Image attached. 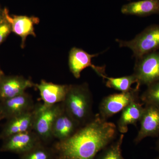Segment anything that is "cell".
<instances>
[{
	"label": "cell",
	"instance_id": "obj_1",
	"mask_svg": "<svg viewBox=\"0 0 159 159\" xmlns=\"http://www.w3.org/2000/svg\"><path fill=\"white\" fill-rule=\"evenodd\" d=\"M116 125L99 114L68 139L53 146L56 159H95L116 137Z\"/></svg>",
	"mask_w": 159,
	"mask_h": 159
},
{
	"label": "cell",
	"instance_id": "obj_2",
	"mask_svg": "<svg viewBox=\"0 0 159 159\" xmlns=\"http://www.w3.org/2000/svg\"><path fill=\"white\" fill-rule=\"evenodd\" d=\"M68 113L81 126L93 118V96L88 84H70L65 99L62 102Z\"/></svg>",
	"mask_w": 159,
	"mask_h": 159
},
{
	"label": "cell",
	"instance_id": "obj_3",
	"mask_svg": "<svg viewBox=\"0 0 159 159\" xmlns=\"http://www.w3.org/2000/svg\"><path fill=\"white\" fill-rule=\"evenodd\" d=\"M121 48H126L132 51L135 59L159 50V25L145 28L130 40H116Z\"/></svg>",
	"mask_w": 159,
	"mask_h": 159
},
{
	"label": "cell",
	"instance_id": "obj_4",
	"mask_svg": "<svg viewBox=\"0 0 159 159\" xmlns=\"http://www.w3.org/2000/svg\"><path fill=\"white\" fill-rule=\"evenodd\" d=\"M62 107V102L52 105L43 103L35 105L33 131L43 142H48L53 138L52 126Z\"/></svg>",
	"mask_w": 159,
	"mask_h": 159
},
{
	"label": "cell",
	"instance_id": "obj_5",
	"mask_svg": "<svg viewBox=\"0 0 159 159\" xmlns=\"http://www.w3.org/2000/svg\"><path fill=\"white\" fill-rule=\"evenodd\" d=\"M139 86L126 92L111 94L102 99L99 105V114L107 120L120 112L134 101L139 100Z\"/></svg>",
	"mask_w": 159,
	"mask_h": 159
},
{
	"label": "cell",
	"instance_id": "obj_6",
	"mask_svg": "<svg viewBox=\"0 0 159 159\" xmlns=\"http://www.w3.org/2000/svg\"><path fill=\"white\" fill-rule=\"evenodd\" d=\"M133 74L137 85L148 86L159 80V50L136 59Z\"/></svg>",
	"mask_w": 159,
	"mask_h": 159
},
{
	"label": "cell",
	"instance_id": "obj_7",
	"mask_svg": "<svg viewBox=\"0 0 159 159\" xmlns=\"http://www.w3.org/2000/svg\"><path fill=\"white\" fill-rule=\"evenodd\" d=\"M1 151L24 154L43 143L33 130L15 134L4 139Z\"/></svg>",
	"mask_w": 159,
	"mask_h": 159
},
{
	"label": "cell",
	"instance_id": "obj_8",
	"mask_svg": "<svg viewBox=\"0 0 159 159\" xmlns=\"http://www.w3.org/2000/svg\"><path fill=\"white\" fill-rule=\"evenodd\" d=\"M99 54H89L84 50L74 47L69 53V66L70 71L74 77L78 79L81 72L88 67H91L99 76L105 74V68L94 65L92 62L93 58Z\"/></svg>",
	"mask_w": 159,
	"mask_h": 159
},
{
	"label": "cell",
	"instance_id": "obj_9",
	"mask_svg": "<svg viewBox=\"0 0 159 159\" xmlns=\"http://www.w3.org/2000/svg\"><path fill=\"white\" fill-rule=\"evenodd\" d=\"M35 105L31 95L25 92L16 97L0 101V113L3 119H8L33 111Z\"/></svg>",
	"mask_w": 159,
	"mask_h": 159
},
{
	"label": "cell",
	"instance_id": "obj_10",
	"mask_svg": "<svg viewBox=\"0 0 159 159\" xmlns=\"http://www.w3.org/2000/svg\"><path fill=\"white\" fill-rule=\"evenodd\" d=\"M3 15L5 20L10 24L11 31L21 38V47H25L26 39L29 35L35 37L34 25L39 22V18L26 16L10 15L7 8L3 10Z\"/></svg>",
	"mask_w": 159,
	"mask_h": 159
},
{
	"label": "cell",
	"instance_id": "obj_11",
	"mask_svg": "<svg viewBox=\"0 0 159 159\" xmlns=\"http://www.w3.org/2000/svg\"><path fill=\"white\" fill-rule=\"evenodd\" d=\"M140 128L134 142L139 143L148 137L159 134V107L152 105H145L140 121Z\"/></svg>",
	"mask_w": 159,
	"mask_h": 159
},
{
	"label": "cell",
	"instance_id": "obj_12",
	"mask_svg": "<svg viewBox=\"0 0 159 159\" xmlns=\"http://www.w3.org/2000/svg\"><path fill=\"white\" fill-rule=\"evenodd\" d=\"M35 84L22 76H4L0 83V101L23 94Z\"/></svg>",
	"mask_w": 159,
	"mask_h": 159
},
{
	"label": "cell",
	"instance_id": "obj_13",
	"mask_svg": "<svg viewBox=\"0 0 159 159\" xmlns=\"http://www.w3.org/2000/svg\"><path fill=\"white\" fill-rule=\"evenodd\" d=\"M34 120V110L7 119L0 134V139L4 140L15 134L33 130Z\"/></svg>",
	"mask_w": 159,
	"mask_h": 159
},
{
	"label": "cell",
	"instance_id": "obj_14",
	"mask_svg": "<svg viewBox=\"0 0 159 159\" xmlns=\"http://www.w3.org/2000/svg\"><path fill=\"white\" fill-rule=\"evenodd\" d=\"M81 127L68 113L63 105L62 109L56 117L52 126V137L58 141L66 140L74 134Z\"/></svg>",
	"mask_w": 159,
	"mask_h": 159
},
{
	"label": "cell",
	"instance_id": "obj_15",
	"mask_svg": "<svg viewBox=\"0 0 159 159\" xmlns=\"http://www.w3.org/2000/svg\"><path fill=\"white\" fill-rule=\"evenodd\" d=\"M34 87L39 91L43 103L52 105L64 101L69 85L56 84L42 80L39 84H35Z\"/></svg>",
	"mask_w": 159,
	"mask_h": 159
},
{
	"label": "cell",
	"instance_id": "obj_16",
	"mask_svg": "<svg viewBox=\"0 0 159 159\" xmlns=\"http://www.w3.org/2000/svg\"><path fill=\"white\" fill-rule=\"evenodd\" d=\"M144 107L138 101H134L121 111L117 122V130L122 134L127 133L129 125H135L140 122L144 111Z\"/></svg>",
	"mask_w": 159,
	"mask_h": 159
},
{
	"label": "cell",
	"instance_id": "obj_17",
	"mask_svg": "<svg viewBox=\"0 0 159 159\" xmlns=\"http://www.w3.org/2000/svg\"><path fill=\"white\" fill-rule=\"evenodd\" d=\"M121 11L126 15L140 17L159 15V0H141L131 2L123 5Z\"/></svg>",
	"mask_w": 159,
	"mask_h": 159
},
{
	"label": "cell",
	"instance_id": "obj_18",
	"mask_svg": "<svg viewBox=\"0 0 159 159\" xmlns=\"http://www.w3.org/2000/svg\"><path fill=\"white\" fill-rule=\"evenodd\" d=\"M105 81L106 86L120 92H126L132 89V85L137 82L135 76L133 74L128 76L119 77H108L106 74L101 76Z\"/></svg>",
	"mask_w": 159,
	"mask_h": 159
},
{
	"label": "cell",
	"instance_id": "obj_19",
	"mask_svg": "<svg viewBox=\"0 0 159 159\" xmlns=\"http://www.w3.org/2000/svg\"><path fill=\"white\" fill-rule=\"evenodd\" d=\"M20 159H56V155L53 147H48L42 143L20 155Z\"/></svg>",
	"mask_w": 159,
	"mask_h": 159
},
{
	"label": "cell",
	"instance_id": "obj_20",
	"mask_svg": "<svg viewBox=\"0 0 159 159\" xmlns=\"http://www.w3.org/2000/svg\"><path fill=\"white\" fill-rule=\"evenodd\" d=\"M124 138V134H121L116 140L104 148V150L97 159H124L121 151Z\"/></svg>",
	"mask_w": 159,
	"mask_h": 159
},
{
	"label": "cell",
	"instance_id": "obj_21",
	"mask_svg": "<svg viewBox=\"0 0 159 159\" xmlns=\"http://www.w3.org/2000/svg\"><path fill=\"white\" fill-rule=\"evenodd\" d=\"M145 105H152L159 107V80L148 86L141 97Z\"/></svg>",
	"mask_w": 159,
	"mask_h": 159
},
{
	"label": "cell",
	"instance_id": "obj_22",
	"mask_svg": "<svg viewBox=\"0 0 159 159\" xmlns=\"http://www.w3.org/2000/svg\"><path fill=\"white\" fill-rule=\"evenodd\" d=\"M11 31L10 24L4 18V20L0 23V45L6 39Z\"/></svg>",
	"mask_w": 159,
	"mask_h": 159
},
{
	"label": "cell",
	"instance_id": "obj_23",
	"mask_svg": "<svg viewBox=\"0 0 159 159\" xmlns=\"http://www.w3.org/2000/svg\"><path fill=\"white\" fill-rule=\"evenodd\" d=\"M4 20V15H3V11L0 10V23L2 22Z\"/></svg>",
	"mask_w": 159,
	"mask_h": 159
},
{
	"label": "cell",
	"instance_id": "obj_24",
	"mask_svg": "<svg viewBox=\"0 0 159 159\" xmlns=\"http://www.w3.org/2000/svg\"><path fill=\"white\" fill-rule=\"evenodd\" d=\"M4 76L5 75L3 74L2 72L0 70V83L2 81V79L3 77H4Z\"/></svg>",
	"mask_w": 159,
	"mask_h": 159
},
{
	"label": "cell",
	"instance_id": "obj_25",
	"mask_svg": "<svg viewBox=\"0 0 159 159\" xmlns=\"http://www.w3.org/2000/svg\"><path fill=\"white\" fill-rule=\"evenodd\" d=\"M3 119V118L2 116V115H1V113H0V121L2 119Z\"/></svg>",
	"mask_w": 159,
	"mask_h": 159
},
{
	"label": "cell",
	"instance_id": "obj_26",
	"mask_svg": "<svg viewBox=\"0 0 159 159\" xmlns=\"http://www.w3.org/2000/svg\"><path fill=\"white\" fill-rule=\"evenodd\" d=\"M157 146H158V149H159V140L158 142Z\"/></svg>",
	"mask_w": 159,
	"mask_h": 159
}]
</instances>
